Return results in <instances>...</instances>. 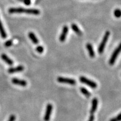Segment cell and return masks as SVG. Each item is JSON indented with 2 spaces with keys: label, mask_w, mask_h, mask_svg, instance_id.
Returning a JSON list of instances; mask_svg holds the SVG:
<instances>
[{
  "label": "cell",
  "mask_w": 121,
  "mask_h": 121,
  "mask_svg": "<svg viewBox=\"0 0 121 121\" xmlns=\"http://www.w3.org/2000/svg\"><path fill=\"white\" fill-rule=\"evenodd\" d=\"M9 13H25L30 15H38L40 14V12L39 10L35 9H25L22 7H18V8H10L9 10Z\"/></svg>",
  "instance_id": "cell-1"
},
{
  "label": "cell",
  "mask_w": 121,
  "mask_h": 121,
  "mask_svg": "<svg viewBox=\"0 0 121 121\" xmlns=\"http://www.w3.org/2000/svg\"><path fill=\"white\" fill-rule=\"evenodd\" d=\"M110 35V32L109 31H107L104 34L103 38L102 39V41L101 42L100 44L99 47H98V51L100 54H102L103 52H104V48H105L106 43H107V41H108L109 37Z\"/></svg>",
  "instance_id": "cell-2"
},
{
  "label": "cell",
  "mask_w": 121,
  "mask_h": 121,
  "mask_svg": "<svg viewBox=\"0 0 121 121\" xmlns=\"http://www.w3.org/2000/svg\"><path fill=\"white\" fill-rule=\"evenodd\" d=\"M79 80L81 82L87 85V86H89V87H91V88L95 89L97 87V84H96V82H94V81H92V80L89 79V78H85V77L81 76L79 78Z\"/></svg>",
  "instance_id": "cell-3"
},
{
  "label": "cell",
  "mask_w": 121,
  "mask_h": 121,
  "mask_svg": "<svg viewBox=\"0 0 121 121\" xmlns=\"http://www.w3.org/2000/svg\"><path fill=\"white\" fill-rule=\"evenodd\" d=\"M120 51H121V45H119V46L114 50V51L113 52V54H112L111 57H110L109 61V63L110 65H114L115 61H116V59L117 58L118 56L119 55V52H120Z\"/></svg>",
  "instance_id": "cell-4"
},
{
  "label": "cell",
  "mask_w": 121,
  "mask_h": 121,
  "mask_svg": "<svg viewBox=\"0 0 121 121\" xmlns=\"http://www.w3.org/2000/svg\"><path fill=\"white\" fill-rule=\"evenodd\" d=\"M57 81L60 83L68 84L72 85H75L76 84V81H75V80L70 78H63V77H58L57 78Z\"/></svg>",
  "instance_id": "cell-5"
},
{
  "label": "cell",
  "mask_w": 121,
  "mask_h": 121,
  "mask_svg": "<svg viewBox=\"0 0 121 121\" xmlns=\"http://www.w3.org/2000/svg\"><path fill=\"white\" fill-rule=\"evenodd\" d=\"M53 109V106L51 104L49 103L47 105L46 111L44 117V120L45 121H49L51 118V116L52 114V112Z\"/></svg>",
  "instance_id": "cell-6"
},
{
  "label": "cell",
  "mask_w": 121,
  "mask_h": 121,
  "mask_svg": "<svg viewBox=\"0 0 121 121\" xmlns=\"http://www.w3.org/2000/svg\"><path fill=\"white\" fill-rule=\"evenodd\" d=\"M12 83L16 85H19L21 86L25 87L28 84V83L25 80L19 79V78H13L12 79Z\"/></svg>",
  "instance_id": "cell-7"
},
{
  "label": "cell",
  "mask_w": 121,
  "mask_h": 121,
  "mask_svg": "<svg viewBox=\"0 0 121 121\" xmlns=\"http://www.w3.org/2000/svg\"><path fill=\"white\" fill-rule=\"evenodd\" d=\"M69 32V28L67 26H64L62 29V31L61 34L60 35V42H65V39L66 38V36Z\"/></svg>",
  "instance_id": "cell-8"
},
{
  "label": "cell",
  "mask_w": 121,
  "mask_h": 121,
  "mask_svg": "<svg viewBox=\"0 0 121 121\" xmlns=\"http://www.w3.org/2000/svg\"><path fill=\"white\" fill-rule=\"evenodd\" d=\"M24 66H16L15 67H11L8 69V72L10 73H17V72H22V71H24Z\"/></svg>",
  "instance_id": "cell-9"
},
{
  "label": "cell",
  "mask_w": 121,
  "mask_h": 121,
  "mask_svg": "<svg viewBox=\"0 0 121 121\" xmlns=\"http://www.w3.org/2000/svg\"><path fill=\"white\" fill-rule=\"evenodd\" d=\"M98 100L97 98H95L93 99V101H92V106L90 110V113L91 114H93L95 112V111L96 110V109H97L98 107Z\"/></svg>",
  "instance_id": "cell-10"
},
{
  "label": "cell",
  "mask_w": 121,
  "mask_h": 121,
  "mask_svg": "<svg viewBox=\"0 0 121 121\" xmlns=\"http://www.w3.org/2000/svg\"><path fill=\"white\" fill-rule=\"evenodd\" d=\"M1 58L2 60H4V62H6L7 65H9V66H12L13 64V60H11L9 57L7 56L6 54H2L1 56Z\"/></svg>",
  "instance_id": "cell-11"
},
{
  "label": "cell",
  "mask_w": 121,
  "mask_h": 121,
  "mask_svg": "<svg viewBox=\"0 0 121 121\" xmlns=\"http://www.w3.org/2000/svg\"><path fill=\"white\" fill-rule=\"evenodd\" d=\"M86 48L89 52V56L91 58H94L95 57V52L93 49V47L90 43H87L86 44Z\"/></svg>",
  "instance_id": "cell-12"
},
{
  "label": "cell",
  "mask_w": 121,
  "mask_h": 121,
  "mask_svg": "<svg viewBox=\"0 0 121 121\" xmlns=\"http://www.w3.org/2000/svg\"><path fill=\"white\" fill-rule=\"evenodd\" d=\"M28 36H29V38L30 39V40L32 41L33 43L38 44L39 43L38 39L37 37L35 36V35L33 33L30 32L29 33Z\"/></svg>",
  "instance_id": "cell-13"
},
{
  "label": "cell",
  "mask_w": 121,
  "mask_h": 121,
  "mask_svg": "<svg viewBox=\"0 0 121 121\" xmlns=\"http://www.w3.org/2000/svg\"><path fill=\"white\" fill-rule=\"evenodd\" d=\"M71 28L75 31V33H76L77 34H78V35H82V31L80 30V29L78 28V27L76 24H72L71 25Z\"/></svg>",
  "instance_id": "cell-14"
},
{
  "label": "cell",
  "mask_w": 121,
  "mask_h": 121,
  "mask_svg": "<svg viewBox=\"0 0 121 121\" xmlns=\"http://www.w3.org/2000/svg\"><path fill=\"white\" fill-rule=\"evenodd\" d=\"M0 34H1V37H2V38H6L7 37V34L6 33L5 30L4 29V26H3V25L1 22V20H0Z\"/></svg>",
  "instance_id": "cell-15"
},
{
  "label": "cell",
  "mask_w": 121,
  "mask_h": 121,
  "mask_svg": "<svg viewBox=\"0 0 121 121\" xmlns=\"http://www.w3.org/2000/svg\"><path fill=\"white\" fill-rule=\"evenodd\" d=\"M80 91H81V93H82L85 96H86L87 98L90 97L91 96V93L87 90L85 88V87H81V88H80Z\"/></svg>",
  "instance_id": "cell-16"
},
{
  "label": "cell",
  "mask_w": 121,
  "mask_h": 121,
  "mask_svg": "<svg viewBox=\"0 0 121 121\" xmlns=\"http://www.w3.org/2000/svg\"><path fill=\"white\" fill-rule=\"evenodd\" d=\"M114 16H116V17H119L121 15V10H119V9H116L114 12Z\"/></svg>",
  "instance_id": "cell-17"
},
{
  "label": "cell",
  "mask_w": 121,
  "mask_h": 121,
  "mask_svg": "<svg viewBox=\"0 0 121 121\" xmlns=\"http://www.w3.org/2000/svg\"><path fill=\"white\" fill-rule=\"evenodd\" d=\"M36 51H37V52H38L39 53H42L44 51V48L42 46H41V45H39V46H38L36 48Z\"/></svg>",
  "instance_id": "cell-18"
},
{
  "label": "cell",
  "mask_w": 121,
  "mask_h": 121,
  "mask_svg": "<svg viewBox=\"0 0 121 121\" xmlns=\"http://www.w3.org/2000/svg\"><path fill=\"white\" fill-rule=\"evenodd\" d=\"M12 44H13V40H9L5 42V43H4V46L6 47H11Z\"/></svg>",
  "instance_id": "cell-19"
},
{
  "label": "cell",
  "mask_w": 121,
  "mask_h": 121,
  "mask_svg": "<svg viewBox=\"0 0 121 121\" xmlns=\"http://www.w3.org/2000/svg\"><path fill=\"white\" fill-rule=\"evenodd\" d=\"M121 120V114H119L117 117L113 118L110 119V121H120Z\"/></svg>",
  "instance_id": "cell-20"
},
{
  "label": "cell",
  "mask_w": 121,
  "mask_h": 121,
  "mask_svg": "<svg viewBox=\"0 0 121 121\" xmlns=\"http://www.w3.org/2000/svg\"><path fill=\"white\" fill-rule=\"evenodd\" d=\"M15 119H16V117H15L14 115H11L9 118L8 121H15Z\"/></svg>",
  "instance_id": "cell-21"
},
{
  "label": "cell",
  "mask_w": 121,
  "mask_h": 121,
  "mask_svg": "<svg viewBox=\"0 0 121 121\" xmlns=\"http://www.w3.org/2000/svg\"><path fill=\"white\" fill-rule=\"evenodd\" d=\"M23 2L26 5H29L31 4V0H24Z\"/></svg>",
  "instance_id": "cell-22"
},
{
  "label": "cell",
  "mask_w": 121,
  "mask_h": 121,
  "mask_svg": "<svg viewBox=\"0 0 121 121\" xmlns=\"http://www.w3.org/2000/svg\"><path fill=\"white\" fill-rule=\"evenodd\" d=\"M94 119H95L94 116L93 114H91L90 116V117H89V119L88 121H94Z\"/></svg>",
  "instance_id": "cell-23"
},
{
  "label": "cell",
  "mask_w": 121,
  "mask_h": 121,
  "mask_svg": "<svg viewBox=\"0 0 121 121\" xmlns=\"http://www.w3.org/2000/svg\"><path fill=\"white\" fill-rule=\"evenodd\" d=\"M18 1H22H22H24V0H18Z\"/></svg>",
  "instance_id": "cell-24"
}]
</instances>
